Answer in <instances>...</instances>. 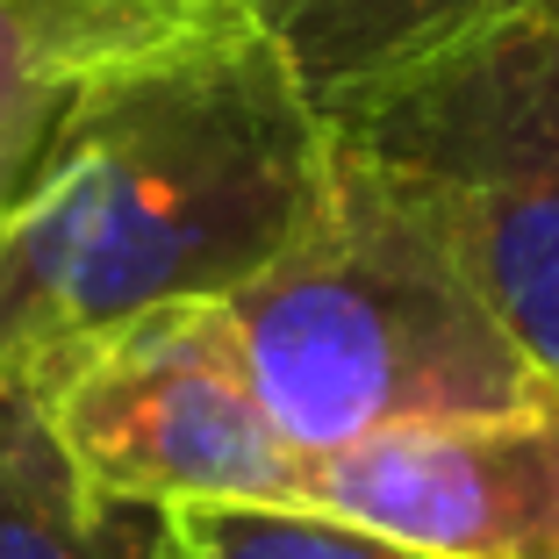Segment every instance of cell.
<instances>
[{
    "label": "cell",
    "instance_id": "cell-10",
    "mask_svg": "<svg viewBox=\"0 0 559 559\" xmlns=\"http://www.w3.org/2000/svg\"><path fill=\"white\" fill-rule=\"evenodd\" d=\"M66 94L72 86H50V80H0V215H8V201L22 194L36 151L50 144Z\"/></svg>",
    "mask_w": 559,
    "mask_h": 559
},
{
    "label": "cell",
    "instance_id": "cell-9",
    "mask_svg": "<svg viewBox=\"0 0 559 559\" xmlns=\"http://www.w3.org/2000/svg\"><path fill=\"white\" fill-rule=\"evenodd\" d=\"M165 559H444L330 516L316 502H187L165 510Z\"/></svg>",
    "mask_w": 559,
    "mask_h": 559
},
{
    "label": "cell",
    "instance_id": "cell-3",
    "mask_svg": "<svg viewBox=\"0 0 559 559\" xmlns=\"http://www.w3.org/2000/svg\"><path fill=\"white\" fill-rule=\"evenodd\" d=\"M424 187L474 295L559 395V0L330 122Z\"/></svg>",
    "mask_w": 559,
    "mask_h": 559
},
{
    "label": "cell",
    "instance_id": "cell-4",
    "mask_svg": "<svg viewBox=\"0 0 559 559\" xmlns=\"http://www.w3.org/2000/svg\"><path fill=\"white\" fill-rule=\"evenodd\" d=\"M50 424L86 488L130 510L301 502V460L273 424L223 301L130 316L44 380Z\"/></svg>",
    "mask_w": 559,
    "mask_h": 559
},
{
    "label": "cell",
    "instance_id": "cell-5",
    "mask_svg": "<svg viewBox=\"0 0 559 559\" xmlns=\"http://www.w3.org/2000/svg\"><path fill=\"white\" fill-rule=\"evenodd\" d=\"M301 502L444 559H559V395L316 452Z\"/></svg>",
    "mask_w": 559,
    "mask_h": 559
},
{
    "label": "cell",
    "instance_id": "cell-7",
    "mask_svg": "<svg viewBox=\"0 0 559 559\" xmlns=\"http://www.w3.org/2000/svg\"><path fill=\"white\" fill-rule=\"evenodd\" d=\"M0 559H165V516L86 488L29 380H0Z\"/></svg>",
    "mask_w": 559,
    "mask_h": 559
},
{
    "label": "cell",
    "instance_id": "cell-2",
    "mask_svg": "<svg viewBox=\"0 0 559 559\" xmlns=\"http://www.w3.org/2000/svg\"><path fill=\"white\" fill-rule=\"evenodd\" d=\"M223 309L301 460L552 395L474 295L424 187L337 130L301 230Z\"/></svg>",
    "mask_w": 559,
    "mask_h": 559
},
{
    "label": "cell",
    "instance_id": "cell-8",
    "mask_svg": "<svg viewBox=\"0 0 559 559\" xmlns=\"http://www.w3.org/2000/svg\"><path fill=\"white\" fill-rule=\"evenodd\" d=\"M215 8L180 0H0V80L80 86L165 36L194 29Z\"/></svg>",
    "mask_w": 559,
    "mask_h": 559
},
{
    "label": "cell",
    "instance_id": "cell-6",
    "mask_svg": "<svg viewBox=\"0 0 559 559\" xmlns=\"http://www.w3.org/2000/svg\"><path fill=\"white\" fill-rule=\"evenodd\" d=\"M323 122L552 0H245Z\"/></svg>",
    "mask_w": 559,
    "mask_h": 559
},
{
    "label": "cell",
    "instance_id": "cell-11",
    "mask_svg": "<svg viewBox=\"0 0 559 559\" xmlns=\"http://www.w3.org/2000/svg\"><path fill=\"white\" fill-rule=\"evenodd\" d=\"M180 8H237V0H180Z\"/></svg>",
    "mask_w": 559,
    "mask_h": 559
},
{
    "label": "cell",
    "instance_id": "cell-1",
    "mask_svg": "<svg viewBox=\"0 0 559 559\" xmlns=\"http://www.w3.org/2000/svg\"><path fill=\"white\" fill-rule=\"evenodd\" d=\"M323 165L330 122L245 0L80 80L0 215V380L44 388L130 316L230 301Z\"/></svg>",
    "mask_w": 559,
    "mask_h": 559
}]
</instances>
